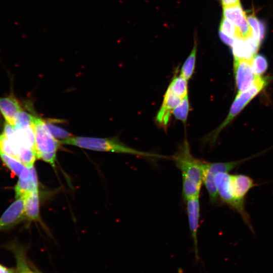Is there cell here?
<instances>
[{
	"label": "cell",
	"instance_id": "cell-1",
	"mask_svg": "<svg viewBox=\"0 0 273 273\" xmlns=\"http://www.w3.org/2000/svg\"><path fill=\"white\" fill-rule=\"evenodd\" d=\"M171 159L181 173L184 199L186 201L191 198L199 196L203 184L206 161L193 156L187 140L179 146Z\"/></svg>",
	"mask_w": 273,
	"mask_h": 273
},
{
	"label": "cell",
	"instance_id": "cell-2",
	"mask_svg": "<svg viewBox=\"0 0 273 273\" xmlns=\"http://www.w3.org/2000/svg\"><path fill=\"white\" fill-rule=\"evenodd\" d=\"M60 143L97 151L112 152L131 154L149 158H161L159 154L140 151L132 149L115 138H98L87 136H71L60 141Z\"/></svg>",
	"mask_w": 273,
	"mask_h": 273
},
{
	"label": "cell",
	"instance_id": "cell-3",
	"mask_svg": "<svg viewBox=\"0 0 273 273\" xmlns=\"http://www.w3.org/2000/svg\"><path fill=\"white\" fill-rule=\"evenodd\" d=\"M33 129L37 158L54 167L60 141L52 134L46 125V122L40 117L35 116Z\"/></svg>",
	"mask_w": 273,
	"mask_h": 273
},
{
	"label": "cell",
	"instance_id": "cell-4",
	"mask_svg": "<svg viewBox=\"0 0 273 273\" xmlns=\"http://www.w3.org/2000/svg\"><path fill=\"white\" fill-rule=\"evenodd\" d=\"M268 78L257 76L252 85L248 89L237 94L229 113L223 122L212 133L205 138V142L213 143L219 132L244 108V107L267 84Z\"/></svg>",
	"mask_w": 273,
	"mask_h": 273
},
{
	"label": "cell",
	"instance_id": "cell-5",
	"mask_svg": "<svg viewBox=\"0 0 273 273\" xmlns=\"http://www.w3.org/2000/svg\"><path fill=\"white\" fill-rule=\"evenodd\" d=\"M215 184L218 198L221 202L237 212L245 224L254 233L250 217L245 206L240 205L235 196L232 174L229 172L218 173L215 177Z\"/></svg>",
	"mask_w": 273,
	"mask_h": 273
},
{
	"label": "cell",
	"instance_id": "cell-6",
	"mask_svg": "<svg viewBox=\"0 0 273 273\" xmlns=\"http://www.w3.org/2000/svg\"><path fill=\"white\" fill-rule=\"evenodd\" d=\"M259 155L257 154L247 158L230 162H209L206 161L203 184L208 192L210 202L212 204H217L218 202L219 198L215 184V177L218 173L229 172L242 163Z\"/></svg>",
	"mask_w": 273,
	"mask_h": 273
},
{
	"label": "cell",
	"instance_id": "cell-7",
	"mask_svg": "<svg viewBox=\"0 0 273 273\" xmlns=\"http://www.w3.org/2000/svg\"><path fill=\"white\" fill-rule=\"evenodd\" d=\"M234 71L238 93L250 88L258 76L254 73L251 61L245 59H234Z\"/></svg>",
	"mask_w": 273,
	"mask_h": 273
},
{
	"label": "cell",
	"instance_id": "cell-8",
	"mask_svg": "<svg viewBox=\"0 0 273 273\" xmlns=\"http://www.w3.org/2000/svg\"><path fill=\"white\" fill-rule=\"evenodd\" d=\"M186 204L189 226L193 241L195 262L197 263L200 260L197 237L200 216L199 196L188 199L186 200Z\"/></svg>",
	"mask_w": 273,
	"mask_h": 273
},
{
	"label": "cell",
	"instance_id": "cell-9",
	"mask_svg": "<svg viewBox=\"0 0 273 273\" xmlns=\"http://www.w3.org/2000/svg\"><path fill=\"white\" fill-rule=\"evenodd\" d=\"M38 190L37 174L33 166H25L19 176L15 187L16 198H25L30 193Z\"/></svg>",
	"mask_w": 273,
	"mask_h": 273
},
{
	"label": "cell",
	"instance_id": "cell-10",
	"mask_svg": "<svg viewBox=\"0 0 273 273\" xmlns=\"http://www.w3.org/2000/svg\"><path fill=\"white\" fill-rule=\"evenodd\" d=\"M25 217L24 198H17L0 217V230L11 228Z\"/></svg>",
	"mask_w": 273,
	"mask_h": 273
},
{
	"label": "cell",
	"instance_id": "cell-11",
	"mask_svg": "<svg viewBox=\"0 0 273 273\" xmlns=\"http://www.w3.org/2000/svg\"><path fill=\"white\" fill-rule=\"evenodd\" d=\"M235 196L240 204L245 206L246 197L249 191L257 186L249 176L242 173L232 174Z\"/></svg>",
	"mask_w": 273,
	"mask_h": 273
},
{
	"label": "cell",
	"instance_id": "cell-12",
	"mask_svg": "<svg viewBox=\"0 0 273 273\" xmlns=\"http://www.w3.org/2000/svg\"><path fill=\"white\" fill-rule=\"evenodd\" d=\"M22 110L21 105L13 94L0 97V112L5 122L13 125L17 115Z\"/></svg>",
	"mask_w": 273,
	"mask_h": 273
},
{
	"label": "cell",
	"instance_id": "cell-13",
	"mask_svg": "<svg viewBox=\"0 0 273 273\" xmlns=\"http://www.w3.org/2000/svg\"><path fill=\"white\" fill-rule=\"evenodd\" d=\"M181 99L175 95L168 87L164 96L162 105L156 117V121L161 125H167L173 109L180 102Z\"/></svg>",
	"mask_w": 273,
	"mask_h": 273
},
{
	"label": "cell",
	"instance_id": "cell-14",
	"mask_svg": "<svg viewBox=\"0 0 273 273\" xmlns=\"http://www.w3.org/2000/svg\"><path fill=\"white\" fill-rule=\"evenodd\" d=\"M24 198L25 216L30 220H39V199L38 190H36Z\"/></svg>",
	"mask_w": 273,
	"mask_h": 273
},
{
	"label": "cell",
	"instance_id": "cell-15",
	"mask_svg": "<svg viewBox=\"0 0 273 273\" xmlns=\"http://www.w3.org/2000/svg\"><path fill=\"white\" fill-rule=\"evenodd\" d=\"M234 59L251 61L255 54L246 40L242 37H237L231 47Z\"/></svg>",
	"mask_w": 273,
	"mask_h": 273
},
{
	"label": "cell",
	"instance_id": "cell-16",
	"mask_svg": "<svg viewBox=\"0 0 273 273\" xmlns=\"http://www.w3.org/2000/svg\"><path fill=\"white\" fill-rule=\"evenodd\" d=\"M223 17L238 28L247 17L241 5L222 8Z\"/></svg>",
	"mask_w": 273,
	"mask_h": 273
},
{
	"label": "cell",
	"instance_id": "cell-17",
	"mask_svg": "<svg viewBox=\"0 0 273 273\" xmlns=\"http://www.w3.org/2000/svg\"><path fill=\"white\" fill-rule=\"evenodd\" d=\"M247 20L250 27L251 36L260 45L264 39L265 34V25L263 21L258 19L254 15H250L247 17Z\"/></svg>",
	"mask_w": 273,
	"mask_h": 273
},
{
	"label": "cell",
	"instance_id": "cell-18",
	"mask_svg": "<svg viewBox=\"0 0 273 273\" xmlns=\"http://www.w3.org/2000/svg\"><path fill=\"white\" fill-rule=\"evenodd\" d=\"M16 261V273H35L34 269H31L27 261L24 250L21 247L13 245L11 246Z\"/></svg>",
	"mask_w": 273,
	"mask_h": 273
},
{
	"label": "cell",
	"instance_id": "cell-19",
	"mask_svg": "<svg viewBox=\"0 0 273 273\" xmlns=\"http://www.w3.org/2000/svg\"><path fill=\"white\" fill-rule=\"evenodd\" d=\"M197 49V40L195 39L193 49L185 60L180 70V75L187 80H189L192 77L195 69Z\"/></svg>",
	"mask_w": 273,
	"mask_h": 273
},
{
	"label": "cell",
	"instance_id": "cell-20",
	"mask_svg": "<svg viewBox=\"0 0 273 273\" xmlns=\"http://www.w3.org/2000/svg\"><path fill=\"white\" fill-rule=\"evenodd\" d=\"M187 80L180 75L175 76L171 81L168 88L175 95L183 99L188 95Z\"/></svg>",
	"mask_w": 273,
	"mask_h": 273
},
{
	"label": "cell",
	"instance_id": "cell-21",
	"mask_svg": "<svg viewBox=\"0 0 273 273\" xmlns=\"http://www.w3.org/2000/svg\"><path fill=\"white\" fill-rule=\"evenodd\" d=\"M0 158L6 166L18 176L25 166L15 158L2 152H0Z\"/></svg>",
	"mask_w": 273,
	"mask_h": 273
},
{
	"label": "cell",
	"instance_id": "cell-22",
	"mask_svg": "<svg viewBox=\"0 0 273 273\" xmlns=\"http://www.w3.org/2000/svg\"><path fill=\"white\" fill-rule=\"evenodd\" d=\"M189 106V101L187 95L181 99L180 102L173 109L172 113L177 119L185 123L188 115Z\"/></svg>",
	"mask_w": 273,
	"mask_h": 273
},
{
	"label": "cell",
	"instance_id": "cell-23",
	"mask_svg": "<svg viewBox=\"0 0 273 273\" xmlns=\"http://www.w3.org/2000/svg\"><path fill=\"white\" fill-rule=\"evenodd\" d=\"M254 73L260 75L264 73L268 67V62L265 56L261 54L255 55L251 61Z\"/></svg>",
	"mask_w": 273,
	"mask_h": 273
},
{
	"label": "cell",
	"instance_id": "cell-24",
	"mask_svg": "<svg viewBox=\"0 0 273 273\" xmlns=\"http://www.w3.org/2000/svg\"><path fill=\"white\" fill-rule=\"evenodd\" d=\"M219 30L233 38L241 37L237 26L228 19L222 17L219 25Z\"/></svg>",
	"mask_w": 273,
	"mask_h": 273
},
{
	"label": "cell",
	"instance_id": "cell-25",
	"mask_svg": "<svg viewBox=\"0 0 273 273\" xmlns=\"http://www.w3.org/2000/svg\"><path fill=\"white\" fill-rule=\"evenodd\" d=\"M46 125L52 134L56 139H60V141L73 136L68 131L59 126L56 125L51 122H48L47 123L46 122Z\"/></svg>",
	"mask_w": 273,
	"mask_h": 273
},
{
	"label": "cell",
	"instance_id": "cell-26",
	"mask_svg": "<svg viewBox=\"0 0 273 273\" xmlns=\"http://www.w3.org/2000/svg\"><path fill=\"white\" fill-rule=\"evenodd\" d=\"M218 35L220 40L225 44L232 47L235 41V38L230 37L219 30Z\"/></svg>",
	"mask_w": 273,
	"mask_h": 273
},
{
	"label": "cell",
	"instance_id": "cell-27",
	"mask_svg": "<svg viewBox=\"0 0 273 273\" xmlns=\"http://www.w3.org/2000/svg\"><path fill=\"white\" fill-rule=\"evenodd\" d=\"M222 8L241 5L240 0H220Z\"/></svg>",
	"mask_w": 273,
	"mask_h": 273
},
{
	"label": "cell",
	"instance_id": "cell-28",
	"mask_svg": "<svg viewBox=\"0 0 273 273\" xmlns=\"http://www.w3.org/2000/svg\"><path fill=\"white\" fill-rule=\"evenodd\" d=\"M0 273H16L15 269L8 268L0 265Z\"/></svg>",
	"mask_w": 273,
	"mask_h": 273
},
{
	"label": "cell",
	"instance_id": "cell-29",
	"mask_svg": "<svg viewBox=\"0 0 273 273\" xmlns=\"http://www.w3.org/2000/svg\"><path fill=\"white\" fill-rule=\"evenodd\" d=\"M34 269V271L35 273H42V272L39 271L37 270H35V269Z\"/></svg>",
	"mask_w": 273,
	"mask_h": 273
}]
</instances>
